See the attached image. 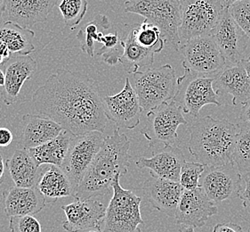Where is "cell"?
<instances>
[{
    "label": "cell",
    "instance_id": "ac0fdd59",
    "mask_svg": "<svg viewBox=\"0 0 250 232\" xmlns=\"http://www.w3.org/2000/svg\"><path fill=\"white\" fill-rule=\"evenodd\" d=\"M214 89L218 96H232L234 106L250 101V79L241 62L226 65L214 78Z\"/></svg>",
    "mask_w": 250,
    "mask_h": 232
},
{
    "label": "cell",
    "instance_id": "8fae6325",
    "mask_svg": "<svg viewBox=\"0 0 250 232\" xmlns=\"http://www.w3.org/2000/svg\"><path fill=\"white\" fill-rule=\"evenodd\" d=\"M104 140L105 137L100 131H91L73 138L60 168L69 178L74 192L100 151Z\"/></svg>",
    "mask_w": 250,
    "mask_h": 232
},
{
    "label": "cell",
    "instance_id": "f6af8a7d",
    "mask_svg": "<svg viewBox=\"0 0 250 232\" xmlns=\"http://www.w3.org/2000/svg\"><path fill=\"white\" fill-rule=\"evenodd\" d=\"M5 11L0 10V29L3 27V25L5 24Z\"/></svg>",
    "mask_w": 250,
    "mask_h": 232
},
{
    "label": "cell",
    "instance_id": "7bdbcfd3",
    "mask_svg": "<svg viewBox=\"0 0 250 232\" xmlns=\"http://www.w3.org/2000/svg\"><path fill=\"white\" fill-rule=\"evenodd\" d=\"M241 64H242V66H244L246 71L250 79V56L241 61Z\"/></svg>",
    "mask_w": 250,
    "mask_h": 232
},
{
    "label": "cell",
    "instance_id": "2e32d148",
    "mask_svg": "<svg viewBox=\"0 0 250 232\" xmlns=\"http://www.w3.org/2000/svg\"><path fill=\"white\" fill-rule=\"evenodd\" d=\"M106 208L103 203L94 198L75 200L69 205L62 206V209L67 218L65 222H62V228L68 232L88 229L102 230Z\"/></svg>",
    "mask_w": 250,
    "mask_h": 232
},
{
    "label": "cell",
    "instance_id": "c3c4849f",
    "mask_svg": "<svg viewBox=\"0 0 250 232\" xmlns=\"http://www.w3.org/2000/svg\"><path fill=\"white\" fill-rule=\"evenodd\" d=\"M103 232L102 230H98V229H88V230H81V231H77V232Z\"/></svg>",
    "mask_w": 250,
    "mask_h": 232
},
{
    "label": "cell",
    "instance_id": "b9f144b4",
    "mask_svg": "<svg viewBox=\"0 0 250 232\" xmlns=\"http://www.w3.org/2000/svg\"><path fill=\"white\" fill-rule=\"evenodd\" d=\"M5 168L6 167V162H5L3 157L0 154V184L4 181L5 176Z\"/></svg>",
    "mask_w": 250,
    "mask_h": 232
},
{
    "label": "cell",
    "instance_id": "ee69618b",
    "mask_svg": "<svg viewBox=\"0 0 250 232\" xmlns=\"http://www.w3.org/2000/svg\"><path fill=\"white\" fill-rule=\"evenodd\" d=\"M222 1H223V4H224L225 8L229 9L231 5H234L235 3H237L240 0H222Z\"/></svg>",
    "mask_w": 250,
    "mask_h": 232
},
{
    "label": "cell",
    "instance_id": "7a4b0ae2",
    "mask_svg": "<svg viewBox=\"0 0 250 232\" xmlns=\"http://www.w3.org/2000/svg\"><path fill=\"white\" fill-rule=\"evenodd\" d=\"M130 140L117 128L112 135L105 137L100 151L77 187L73 198L85 200L104 197L112 189L118 176H124L130 164Z\"/></svg>",
    "mask_w": 250,
    "mask_h": 232
},
{
    "label": "cell",
    "instance_id": "8d00e7d4",
    "mask_svg": "<svg viewBox=\"0 0 250 232\" xmlns=\"http://www.w3.org/2000/svg\"><path fill=\"white\" fill-rule=\"evenodd\" d=\"M242 179L244 182V187L241 189L239 197L242 200L244 207L250 208V173L244 174Z\"/></svg>",
    "mask_w": 250,
    "mask_h": 232
},
{
    "label": "cell",
    "instance_id": "d590c367",
    "mask_svg": "<svg viewBox=\"0 0 250 232\" xmlns=\"http://www.w3.org/2000/svg\"><path fill=\"white\" fill-rule=\"evenodd\" d=\"M120 38L118 32H113V33H108L103 37L100 44L103 45L100 49H98L96 52L97 56H103L107 51L114 49L120 45Z\"/></svg>",
    "mask_w": 250,
    "mask_h": 232
},
{
    "label": "cell",
    "instance_id": "74e56055",
    "mask_svg": "<svg viewBox=\"0 0 250 232\" xmlns=\"http://www.w3.org/2000/svg\"><path fill=\"white\" fill-rule=\"evenodd\" d=\"M213 232H244L240 225L232 222H225L215 224Z\"/></svg>",
    "mask_w": 250,
    "mask_h": 232
},
{
    "label": "cell",
    "instance_id": "30bf717a",
    "mask_svg": "<svg viewBox=\"0 0 250 232\" xmlns=\"http://www.w3.org/2000/svg\"><path fill=\"white\" fill-rule=\"evenodd\" d=\"M179 51L184 68L200 75L215 78L226 66L220 49L211 35L191 38L181 45Z\"/></svg>",
    "mask_w": 250,
    "mask_h": 232
},
{
    "label": "cell",
    "instance_id": "f35d334b",
    "mask_svg": "<svg viewBox=\"0 0 250 232\" xmlns=\"http://www.w3.org/2000/svg\"><path fill=\"white\" fill-rule=\"evenodd\" d=\"M13 140H14V135L12 131L5 127H1L0 128V146L2 147L8 146Z\"/></svg>",
    "mask_w": 250,
    "mask_h": 232
},
{
    "label": "cell",
    "instance_id": "484cf974",
    "mask_svg": "<svg viewBox=\"0 0 250 232\" xmlns=\"http://www.w3.org/2000/svg\"><path fill=\"white\" fill-rule=\"evenodd\" d=\"M135 24L129 27L125 39L120 40L123 46V54L120 58V63L128 74H134L141 68L152 66L154 63L155 53L139 45L135 38Z\"/></svg>",
    "mask_w": 250,
    "mask_h": 232
},
{
    "label": "cell",
    "instance_id": "bcb514c9",
    "mask_svg": "<svg viewBox=\"0 0 250 232\" xmlns=\"http://www.w3.org/2000/svg\"><path fill=\"white\" fill-rule=\"evenodd\" d=\"M5 85V72L0 67V87H4Z\"/></svg>",
    "mask_w": 250,
    "mask_h": 232
},
{
    "label": "cell",
    "instance_id": "816d5d0a",
    "mask_svg": "<svg viewBox=\"0 0 250 232\" xmlns=\"http://www.w3.org/2000/svg\"><path fill=\"white\" fill-rule=\"evenodd\" d=\"M249 232H250V230H249Z\"/></svg>",
    "mask_w": 250,
    "mask_h": 232
},
{
    "label": "cell",
    "instance_id": "d4e9b609",
    "mask_svg": "<svg viewBox=\"0 0 250 232\" xmlns=\"http://www.w3.org/2000/svg\"><path fill=\"white\" fill-rule=\"evenodd\" d=\"M46 204H53L63 197H72L74 190L71 182L60 167L49 165L43 167L37 184Z\"/></svg>",
    "mask_w": 250,
    "mask_h": 232
},
{
    "label": "cell",
    "instance_id": "e575fe53",
    "mask_svg": "<svg viewBox=\"0 0 250 232\" xmlns=\"http://www.w3.org/2000/svg\"><path fill=\"white\" fill-rule=\"evenodd\" d=\"M11 232H42L41 224L33 215L9 218Z\"/></svg>",
    "mask_w": 250,
    "mask_h": 232
},
{
    "label": "cell",
    "instance_id": "7402d4cb",
    "mask_svg": "<svg viewBox=\"0 0 250 232\" xmlns=\"http://www.w3.org/2000/svg\"><path fill=\"white\" fill-rule=\"evenodd\" d=\"M4 210L8 217L34 215L45 206V197L37 187H12L2 194Z\"/></svg>",
    "mask_w": 250,
    "mask_h": 232
},
{
    "label": "cell",
    "instance_id": "f5cc1de1",
    "mask_svg": "<svg viewBox=\"0 0 250 232\" xmlns=\"http://www.w3.org/2000/svg\"><path fill=\"white\" fill-rule=\"evenodd\" d=\"M178 1H181V0H178Z\"/></svg>",
    "mask_w": 250,
    "mask_h": 232
},
{
    "label": "cell",
    "instance_id": "d6986e66",
    "mask_svg": "<svg viewBox=\"0 0 250 232\" xmlns=\"http://www.w3.org/2000/svg\"><path fill=\"white\" fill-rule=\"evenodd\" d=\"M37 61L30 56H15L2 66L5 72V85L2 88L1 96L6 106H11L17 100L24 82L37 71Z\"/></svg>",
    "mask_w": 250,
    "mask_h": 232
},
{
    "label": "cell",
    "instance_id": "cb8c5ba5",
    "mask_svg": "<svg viewBox=\"0 0 250 232\" xmlns=\"http://www.w3.org/2000/svg\"><path fill=\"white\" fill-rule=\"evenodd\" d=\"M16 187H37L43 168L37 164L27 149H17L5 162Z\"/></svg>",
    "mask_w": 250,
    "mask_h": 232
},
{
    "label": "cell",
    "instance_id": "e0dca14e",
    "mask_svg": "<svg viewBox=\"0 0 250 232\" xmlns=\"http://www.w3.org/2000/svg\"><path fill=\"white\" fill-rule=\"evenodd\" d=\"M143 192L153 209L167 216L175 218L184 188L179 182H172L151 175L145 181Z\"/></svg>",
    "mask_w": 250,
    "mask_h": 232
},
{
    "label": "cell",
    "instance_id": "52a82bcc",
    "mask_svg": "<svg viewBox=\"0 0 250 232\" xmlns=\"http://www.w3.org/2000/svg\"><path fill=\"white\" fill-rule=\"evenodd\" d=\"M146 116V123L141 134L148 140L150 147L175 146L178 139V128L188 124L180 106L174 99L163 103Z\"/></svg>",
    "mask_w": 250,
    "mask_h": 232
},
{
    "label": "cell",
    "instance_id": "4dcf8cb0",
    "mask_svg": "<svg viewBox=\"0 0 250 232\" xmlns=\"http://www.w3.org/2000/svg\"><path fill=\"white\" fill-rule=\"evenodd\" d=\"M135 41L145 48L152 50L155 54L160 53L165 46L166 41L158 27L149 21L145 20L135 24Z\"/></svg>",
    "mask_w": 250,
    "mask_h": 232
},
{
    "label": "cell",
    "instance_id": "8992f818",
    "mask_svg": "<svg viewBox=\"0 0 250 232\" xmlns=\"http://www.w3.org/2000/svg\"><path fill=\"white\" fill-rule=\"evenodd\" d=\"M120 177L112 183L113 196L106 208L103 232H142L145 222L141 214L142 199L135 193L121 187Z\"/></svg>",
    "mask_w": 250,
    "mask_h": 232
},
{
    "label": "cell",
    "instance_id": "ffe728a7",
    "mask_svg": "<svg viewBox=\"0 0 250 232\" xmlns=\"http://www.w3.org/2000/svg\"><path fill=\"white\" fill-rule=\"evenodd\" d=\"M185 162L184 153L174 146L161 147L150 158L140 157L135 164L139 169H149L151 175L179 182L181 170Z\"/></svg>",
    "mask_w": 250,
    "mask_h": 232
},
{
    "label": "cell",
    "instance_id": "db71d44e",
    "mask_svg": "<svg viewBox=\"0 0 250 232\" xmlns=\"http://www.w3.org/2000/svg\"></svg>",
    "mask_w": 250,
    "mask_h": 232
},
{
    "label": "cell",
    "instance_id": "4316f807",
    "mask_svg": "<svg viewBox=\"0 0 250 232\" xmlns=\"http://www.w3.org/2000/svg\"><path fill=\"white\" fill-rule=\"evenodd\" d=\"M74 136L75 135L71 134L69 131L63 130L58 136L50 141L27 150L34 158L39 166L49 164L61 167L65 159L70 143Z\"/></svg>",
    "mask_w": 250,
    "mask_h": 232
},
{
    "label": "cell",
    "instance_id": "4fadbf2b",
    "mask_svg": "<svg viewBox=\"0 0 250 232\" xmlns=\"http://www.w3.org/2000/svg\"><path fill=\"white\" fill-rule=\"evenodd\" d=\"M210 35L220 49L226 65H236L245 58L244 53L250 38L232 18L229 9L224 10Z\"/></svg>",
    "mask_w": 250,
    "mask_h": 232
},
{
    "label": "cell",
    "instance_id": "7c38bea8",
    "mask_svg": "<svg viewBox=\"0 0 250 232\" xmlns=\"http://www.w3.org/2000/svg\"><path fill=\"white\" fill-rule=\"evenodd\" d=\"M242 175L235 163L222 166H205L200 187L215 204L240 197L242 189Z\"/></svg>",
    "mask_w": 250,
    "mask_h": 232
},
{
    "label": "cell",
    "instance_id": "836d02e7",
    "mask_svg": "<svg viewBox=\"0 0 250 232\" xmlns=\"http://www.w3.org/2000/svg\"><path fill=\"white\" fill-rule=\"evenodd\" d=\"M230 15L250 40V0H240L229 8Z\"/></svg>",
    "mask_w": 250,
    "mask_h": 232
},
{
    "label": "cell",
    "instance_id": "7dc6e473",
    "mask_svg": "<svg viewBox=\"0 0 250 232\" xmlns=\"http://www.w3.org/2000/svg\"><path fill=\"white\" fill-rule=\"evenodd\" d=\"M180 232H194V228L186 227V226H183L179 230Z\"/></svg>",
    "mask_w": 250,
    "mask_h": 232
},
{
    "label": "cell",
    "instance_id": "1f68e13d",
    "mask_svg": "<svg viewBox=\"0 0 250 232\" xmlns=\"http://www.w3.org/2000/svg\"><path fill=\"white\" fill-rule=\"evenodd\" d=\"M87 0H60L59 10L66 25L74 30L84 19L87 11Z\"/></svg>",
    "mask_w": 250,
    "mask_h": 232
},
{
    "label": "cell",
    "instance_id": "44dd1931",
    "mask_svg": "<svg viewBox=\"0 0 250 232\" xmlns=\"http://www.w3.org/2000/svg\"><path fill=\"white\" fill-rule=\"evenodd\" d=\"M60 0H6L7 21L23 28H30L47 20L48 15Z\"/></svg>",
    "mask_w": 250,
    "mask_h": 232
},
{
    "label": "cell",
    "instance_id": "681fc988",
    "mask_svg": "<svg viewBox=\"0 0 250 232\" xmlns=\"http://www.w3.org/2000/svg\"><path fill=\"white\" fill-rule=\"evenodd\" d=\"M6 0H0V10L5 11Z\"/></svg>",
    "mask_w": 250,
    "mask_h": 232
},
{
    "label": "cell",
    "instance_id": "3957f363",
    "mask_svg": "<svg viewBox=\"0 0 250 232\" xmlns=\"http://www.w3.org/2000/svg\"><path fill=\"white\" fill-rule=\"evenodd\" d=\"M237 131V125L227 120L197 117L189 126L188 150L204 166L232 163Z\"/></svg>",
    "mask_w": 250,
    "mask_h": 232
},
{
    "label": "cell",
    "instance_id": "277c9868",
    "mask_svg": "<svg viewBox=\"0 0 250 232\" xmlns=\"http://www.w3.org/2000/svg\"><path fill=\"white\" fill-rule=\"evenodd\" d=\"M177 79L175 68L168 64L131 74V85L142 110L148 114L163 103L173 100L178 89Z\"/></svg>",
    "mask_w": 250,
    "mask_h": 232
},
{
    "label": "cell",
    "instance_id": "d6a6232c",
    "mask_svg": "<svg viewBox=\"0 0 250 232\" xmlns=\"http://www.w3.org/2000/svg\"><path fill=\"white\" fill-rule=\"evenodd\" d=\"M204 170L205 166L198 162H185L179 180L184 190H194L200 187V178Z\"/></svg>",
    "mask_w": 250,
    "mask_h": 232
},
{
    "label": "cell",
    "instance_id": "83f0119b",
    "mask_svg": "<svg viewBox=\"0 0 250 232\" xmlns=\"http://www.w3.org/2000/svg\"><path fill=\"white\" fill-rule=\"evenodd\" d=\"M35 32L28 28L6 21L0 29V41H4L8 46L11 55L29 56L35 50L33 40Z\"/></svg>",
    "mask_w": 250,
    "mask_h": 232
},
{
    "label": "cell",
    "instance_id": "6da1fadb",
    "mask_svg": "<svg viewBox=\"0 0 250 232\" xmlns=\"http://www.w3.org/2000/svg\"><path fill=\"white\" fill-rule=\"evenodd\" d=\"M36 111L75 136L104 132L108 118L98 85L87 75L58 69L34 92Z\"/></svg>",
    "mask_w": 250,
    "mask_h": 232
},
{
    "label": "cell",
    "instance_id": "603a6c76",
    "mask_svg": "<svg viewBox=\"0 0 250 232\" xmlns=\"http://www.w3.org/2000/svg\"><path fill=\"white\" fill-rule=\"evenodd\" d=\"M20 144L23 149H30L50 141L63 128L50 118L38 115H26L21 121Z\"/></svg>",
    "mask_w": 250,
    "mask_h": 232
},
{
    "label": "cell",
    "instance_id": "60d3db41",
    "mask_svg": "<svg viewBox=\"0 0 250 232\" xmlns=\"http://www.w3.org/2000/svg\"><path fill=\"white\" fill-rule=\"evenodd\" d=\"M0 56L5 57L7 61L11 58V53L8 49V46L4 41H0Z\"/></svg>",
    "mask_w": 250,
    "mask_h": 232
},
{
    "label": "cell",
    "instance_id": "9a60e30c",
    "mask_svg": "<svg viewBox=\"0 0 250 232\" xmlns=\"http://www.w3.org/2000/svg\"><path fill=\"white\" fill-rule=\"evenodd\" d=\"M217 212L215 203L199 187L194 190H184L175 212V222L186 227L201 228Z\"/></svg>",
    "mask_w": 250,
    "mask_h": 232
},
{
    "label": "cell",
    "instance_id": "f546056e",
    "mask_svg": "<svg viewBox=\"0 0 250 232\" xmlns=\"http://www.w3.org/2000/svg\"><path fill=\"white\" fill-rule=\"evenodd\" d=\"M236 125L238 131L233 162L241 173H250V122L240 121Z\"/></svg>",
    "mask_w": 250,
    "mask_h": 232
},
{
    "label": "cell",
    "instance_id": "5bb4252c",
    "mask_svg": "<svg viewBox=\"0 0 250 232\" xmlns=\"http://www.w3.org/2000/svg\"><path fill=\"white\" fill-rule=\"evenodd\" d=\"M103 101L108 120L113 121L116 125L128 130L139 125L143 110L128 77L120 93L104 96Z\"/></svg>",
    "mask_w": 250,
    "mask_h": 232
},
{
    "label": "cell",
    "instance_id": "f907efd6",
    "mask_svg": "<svg viewBox=\"0 0 250 232\" xmlns=\"http://www.w3.org/2000/svg\"><path fill=\"white\" fill-rule=\"evenodd\" d=\"M6 62H7V60L5 59V57L0 56V67H2V66H4Z\"/></svg>",
    "mask_w": 250,
    "mask_h": 232
},
{
    "label": "cell",
    "instance_id": "f1b7e54d",
    "mask_svg": "<svg viewBox=\"0 0 250 232\" xmlns=\"http://www.w3.org/2000/svg\"><path fill=\"white\" fill-rule=\"evenodd\" d=\"M110 28V21L106 15L102 14L95 15L94 19L83 26L77 34L81 50L91 57L95 56V42L100 43L104 36V31Z\"/></svg>",
    "mask_w": 250,
    "mask_h": 232
},
{
    "label": "cell",
    "instance_id": "9c48e42d",
    "mask_svg": "<svg viewBox=\"0 0 250 232\" xmlns=\"http://www.w3.org/2000/svg\"><path fill=\"white\" fill-rule=\"evenodd\" d=\"M177 84L178 89L174 100L183 113L197 118L202 107L207 105L222 106L214 89V78L185 69L184 75L177 79Z\"/></svg>",
    "mask_w": 250,
    "mask_h": 232
},
{
    "label": "cell",
    "instance_id": "ab89813d",
    "mask_svg": "<svg viewBox=\"0 0 250 232\" xmlns=\"http://www.w3.org/2000/svg\"><path fill=\"white\" fill-rule=\"evenodd\" d=\"M240 120L242 121L250 122V101L246 103L241 107L240 111Z\"/></svg>",
    "mask_w": 250,
    "mask_h": 232
},
{
    "label": "cell",
    "instance_id": "ba28073f",
    "mask_svg": "<svg viewBox=\"0 0 250 232\" xmlns=\"http://www.w3.org/2000/svg\"><path fill=\"white\" fill-rule=\"evenodd\" d=\"M180 4L182 44L194 37L210 35L225 9L222 0H181Z\"/></svg>",
    "mask_w": 250,
    "mask_h": 232
},
{
    "label": "cell",
    "instance_id": "5b68a950",
    "mask_svg": "<svg viewBox=\"0 0 250 232\" xmlns=\"http://www.w3.org/2000/svg\"><path fill=\"white\" fill-rule=\"evenodd\" d=\"M125 13L141 15L158 27L166 42L180 50L181 4L178 0H126Z\"/></svg>",
    "mask_w": 250,
    "mask_h": 232
}]
</instances>
